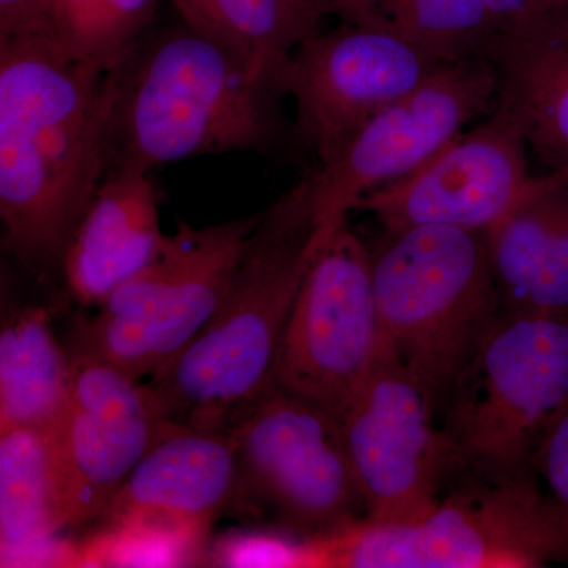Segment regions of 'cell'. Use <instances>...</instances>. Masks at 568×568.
Listing matches in <instances>:
<instances>
[{
	"instance_id": "cell-1",
	"label": "cell",
	"mask_w": 568,
	"mask_h": 568,
	"mask_svg": "<svg viewBox=\"0 0 568 568\" xmlns=\"http://www.w3.org/2000/svg\"><path fill=\"white\" fill-rule=\"evenodd\" d=\"M114 70L51 41L0 44L2 244L32 274L63 256L108 170Z\"/></svg>"
},
{
	"instance_id": "cell-2",
	"label": "cell",
	"mask_w": 568,
	"mask_h": 568,
	"mask_svg": "<svg viewBox=\"0 0 568 568\" xmlns=\"http://www.w3.org/2000/svg\"><path fill=\"white\" fill-rule=\"evenodd\" d=\"M114 82L106 173L268 153L293 141L283 111L287 65L256 69L185 24L148 33L114 70Z\"/></svg>"
},
{
	"instance_id": "cell-3",
	"label": "cell",
	"mask_w": 568,
	"mask_h": 568,
	"mask_svg": "<svg viewBox=\"0 0 568 568\" xmlns=\"http://www.w3.org/2000/svg\"><path fill=\"white\" fill-rule=\"evenodd\" d=\"M325 239L308 170L261 211L211 323L173 364L148 379L171 424L226 432L268 386L284 327Z\"/></svg>"
},
{
	"instance_id": "cell-4",
	"label": "cell",
	"mask_w": 568,
	"mask_h": 568,
	"mask_svg": "<svg viewBox=\"0 0 568 568\" xmlns=\"http://www.w3.org/2000/svg\"><path fill=\"white\" fill-rule=\"evenodd\" d=\"M379 354L417 377L443 409L499 320L488 231L426 224L369 246Z\"/></svg>"
},
{
	"instance_id": "cell-5",
	"label": "cell",
	"mask_w": 568,
	"mask_h": 568,
	"mask_svg": "<svg viewBox=\"0 0 568 568\" xmlns=\"http://www.w3.org/2000/svg\"><path fill=\"white\" fill-rule=\"evenodd\" d=\"M568 564V523L536 473L457 478L424 518L305 540L304 567L538 568Z\"/></svg>"
},
{
	"instance_id": "cell-6",
	"label": "cell",
	"mask_w": 568,
	"mask_h": 568,
	"mask_svg": "<svg viewBox=\"0 0 568 568\" xmlns=\"http://www.w3.org/2000/svg\"><path fill=\"white\" fill-rule=\"evenodd\" d=\"M568 398V320L500 315L443 406L450 478L536 473L545 426Z\"/></svg>"
},
{
	"instance_id": "cell-7",
	"label": "cell",
	"mask_w": 568,
	"mask_h": 568,
	"mask_svg": "<svg viewBox=\"0 0 568 568\" xmlns=\"http://www.w3.org/2000/svg\"><path fill=\"white\" fill-rule=\"evenodd\" d=\"M261 212L193 227L179 223L151 264L82 325L77 346L136 379H151L189 347L222 306Z\"/></svg>"
},
{
	"instance_id": "cell-8",
	"label": "cell",
	"mask_w": 568,
	"mask_h": 568,
	"mask_svg": "<svg viewBox=\"0 0 568 568\" xmlns=\"http://www.w3.org/2000/svg\"><path fill=\"white\" fill-rule=\"evenodd\" d=\"M226 433L237 454L239 510L268 515L301 540L364 521V496L334 414L271 381Z\"/></svg>"
},
{
	"instance_id": "cell-9",
	"label": "cell",
	"mask_w": 568,
	"mask_h": 568,
	"mask_svg": "<svg viewBox=\"0 0 568 568\" xmlns=\"http://www.w3.org/2000/svg\"><path fill=\"white\" fill-rule=\"evenodd\" d=\"M379 357L368 245L345 222L317 248L284 327L272 383L342 418Z\"/></svg>"
},
{
	"instance_id": "cell-10",
	"label": "cell",
	"mask_w": 568,
	"mask_h": 568,
	"mask_svg": "<svg viewBox=\"0 0 568 568\" xmlns=\"http://www.w3.org/2000/svg\"><path fill=\"white\" fill-rule=\"evenodd\" d=\"M173 426L148 383L74 345L65 405L48 432L63 529L102 519L123 481Z\"/></svg>"
},
{
	"instance_id": "cell-11",
	"label": "cell",
	"mask_w": 568,
	"mask_h": 568,
	"mask_svg": "<svg viewBox=\"0 0 568 568\" xmlns=\"http://www.w3.org/2000/svg\"><path fill=\"white\" fill-rule=\"evenodd\" d=\"M497 73L488 59L446 62L414 91L373 115L334 160L312 168L317 220L334 234L364 194L428 162L497 102Z\"/></svg>"
},
{
	"instance_id": "cell-12",
	"label": "cell",
	"mask_w": 568,
	"mask_h": 568,
	"mask_svg": "<svg viewBox=\"0 0 568 568\" xmlns=\"http://www.w3.org/2000/svg\"><path fill=\"white\" fill-rule=\"evenodd\" d=\"M436 410L424 384L379 354L372 375L339 418L366 523H414L439 503L448 465Z\"/></svg>"
},
{
	"instance_id": "cell-13",
	"label": "cell",
	"mask_w": 568,
	"mask_h": 568,
	"mask_svg": "<svg viewBox=\"0 0 568 568\" xmlns=\"http://www.w3.org/2000/svg\"><path fill=\"white\" fill-rule=\"evenodd\" d=\"M446 62L398 33L339 22L306 40L287 63V92L295 118L293 142L334 160L373 115L414 91Z\"/></svg>"
},
{
	"instance_id": "cell-14",
	"label": "cell",
	"mask_w": 568,
	"mask_h": 568,
	"mask_svg": "<svg viewBox=\"0 0 568 568\" xmlns=\"http://www.w3.org/2000/svg\"><path fill=\"white\" fill-rule=\"evenodd\" d=\"M529 148L506 112H491L398 181L364 194L354 211L381 231L440 224L489 231L528 190Z\"/></svg>"
},
{
	"instance_id": "cell-15",
	"label": "cell",
	"mask_w": 568,
	"mask_h": 568,
	"mask_svg": "<svg viewBox=\"0 0 568 568\" xmlns=\"http://www.w3.org/2000/svg\"><path fill=\"white\" fill-rule=\"evenodd\" d=\"M237 499L239 463L230 433L174 425L138 463L100 521L148 523L209 536Z\"/></svg>"
},
{
	"instance_id": "cell-16",
	"label": "cell",
	"mask_w": 568,
	"mask_h": 568,
	"mask_svg": "<svg viewBox=\"0 0 568 568\" xmlns=\"http://www.w3.org/2000/svg\"><path fill=\"white\" fill-rule=\"evenodd\" d=\"M488 239L503 315L568 320V175H534Z\"/></svg>"
},
{
	"instance_id": "cell-17",
	"label": "cell",
	"mask_w": 568,
	"mask_h": 568,
	"mask_svg": "<svg viewBox=\"0 0 568 568\" xmlns=\"http://www.w3.org/2000/svg\"><path fill=\"white\" fill-rule=\"evenodd\" d=\"M159 194L151 174L112 170L104 175L63 256L73 301L99 306L163 248Z\"/></svg>"
},
{
	"instance_id": "cell-18",
	"label": "cell",
	"mask_w": 568,
	"mask_h": 568,
	"mask_svg": "<svg viewBox=\"0 0 568 568\" xmlns=\"http://www.w3.org/2000/svg\"><path fill=\"white\" fill-rule=\"evenodd\" d=\"M497 110L517 123L545 173L568 175V0L497 40Z\"/></svg>"
},
{
	"instance_id": "cell-19",
	"label": "cell",
	"mask_w": 568,
	"mask_h": 568,
	"mask_svg": "<svg viewBox=\"0 0 568 568\" xmlns=\"http://www.w3.org/2000/svg\"><path fill=\"white\" fill-rule=\"evenodd\" d=\"M62 530L48 433L28 428L0 432L2 567L39 562L80 567L78 548L58 541Z\"/></svg>"
},
{
	"instance_id": "cell-20",
	"label": "cell",
	"mask_w": 568,
	"mask_h": 568,
	"mask_svg": "<svg viewBox=\"0 0 568 568\" xmlns=\"http://www.w3.org/2000/svg\"><path fill=\"white\" fill-rule=\"evenodd\" d=\"M70 386V354L59 345L43 306L3 315L0 332V432L48 433L61 416Z\"/></svg>"
},
{
	"instance_id": "cell-21",
	"label": "cell",
	"mask_w": 568,
	"mask_h": 568,
	"mask_svg": "<svg viewBox=\"0 0 568 568\" xmlns=\"http://www.w3.org/2000/svg\"><path fill=\"white\" fill-rule=\"evenodd\" d=\"M183 24L256 69H284L291 54L324 31L313 0H173Z\"/></svg>"
},
{
	"instance_id": "cell-22",
	"label": "cell",
	"mask_w": 568,
	"mask_h": 568,
	"mask_svg": "<svg viewBox=\"0 0 568 568\" xmlns=\"http://www.w3.org/2000/svg\"><path fill=\"white\" fill-rule=\"evenodd\" d=\"M365 26L398 33L439 62L491 61L500 37L485 0H365Z\"/></svg>"
},
{
	"instance_id": "cell-23",
	"label": "cell",
	"mask_w": 568,
	"mask_h": 568,
	"mask_svg": "<svg viewBox=\"0 0 568 568\" xmlns=\"http://www.w3.org/2000/svg\"><path fill=\"white\" fill-rule=\"evenodd\" d=\"M209 536L148 523H108L82 544L80 566L178 567L197 564Z\"/></svg>"
},
{
	"instance_id": "cell-24",
	"label": "cell",
	"mask_w": 568,
	"mask_h": 568,
	"mask_svg": "<svg viewBox=\"0 0 568 568\" xmlns=\"http://www.w3.org/2000/svg\"><path fill=\"white\" fill-rule=\"evenodd\" d=\"M275 532H231L215 541L211 560L220 567H304V540Z\"/></svg>"
},
{
	"instance_id": "cell-25",
	"label": "cell",
	"mask_w": 568,
	"mask_h": 568,
	"mask_svg": "<svg viewBox=\"0 0 568 568\" xmlns=\"http://www.w3.org/2000/svg\"><path fill=\"white\" fill-rule=\"evenodd\" d=\"M532 467L568 523V398L545 426Z\"/></svg>"
},
{
	"instance_id": "cell-26",
	"label": "cell",
	"mask_w": 568,
	"mask_h": 568,
	"mask_svg": "<svg viewBox=\"0 0 568 568\" xmlns=\"http://www.w3.org/2000/svg\"><path fill=\"white\" fill-rule=\"evenodd\" d=\"M108 0H52L59 43L71 58L89 62L93 37Z\"/></svg>"
},
{
	"instance_id": "cell-27",
	"label": "cell",
	"mask_w": 568,
	"mask_h": 568,
	"mask_svg": "<svg viewBox=\"0 0 568 568\" xmlns=\"http://www.w3.org/2000/svg\"><path fill=\"white\" fill-rule=\"evenodd\" d=\"M11 41L61 44L52 0H0V44Z\"/></svg>"
},
{
	"instance_id": "cell-28",
	"label": "cell",
	"mask_w": 568,
	"mask_h": 568,
	"mask_svg": "<svg viewBox=\"0 0 568 568\" xmlns=\"http://www.w3.org/2000/svg\"><path fill=\"white\" fill-rule=\"evenodd\" d=\"M500 36L508 29L556 9L567 0H485Z\"/></svg>"
},
{
	"instance_id": "cell-29",
	"label": "cell",
	"mask_w": 568,
	"mask_h": 568,
	"mask_svg": "<svg viewBox=\"0 0 568 568\" xmlns=\"http://www.w3.org/2000/svg\"><path fill=\"white\" fill-rule=\"evenodd\" d=\"M324 17L338 18L339 22L365 26V0H313Z\"/></svg>"
}]
</instances>
